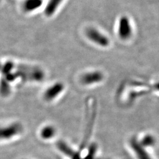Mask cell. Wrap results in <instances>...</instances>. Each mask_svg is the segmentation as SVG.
<instances>
[{
	"instance_id": "3",
	"label": "cell",
	"mask_w": 159,
	"mask_h": 159,
	"mask_svg": "<svg viewBox=\"0 0 159 159\" xmlns=\"http://www.w3.org/2000/svg\"><path fill=\"white\" fill-rule=\"evenodd\" d=\"M131 27L129 20L124 17L120 20L119 24V34L122 39H127L131 34Z\"/></svg>"
},
{
	"instance_id": "5",
	"label": "cell",
	"mask_w": 159,
	"mask_h": 159,
	"mask_svg": "<svg viewBox=\"0 0 159 159\" xmlns=\"http://www.w3.org/2000/svg\"><path fill=\"white\" fill-rule=\"evenodd\" d=\"M131 146L135 152L139 159H152L148 152L144 149L142 146L137 142L136 140L131 141Z\"/></svg>"
},
{
	"instance_id": "12",
	"label": "cell",
	"mask_w": 159,
	"mask_h": 159,
	"mask_svg": "<svg viewBox=\"0 0 159 159\" xmlns=\"http://www.w3.org/2000/svg\"><path fill=\"white\" fill-rule=\"evenodd\" d=\"M157 89L159 90V84H158L157 85Z\"/></svg>"
},
{
	"instance_id": "8",
	"label": "cell",
	"mask_w": 159,
	"mask_h": 159,
	"mask_svg": "<svg viewBox=\"0 0 159 159\" xmlns=\"http://www.w3.org/2000/svg\"><path fill=\"white\" fill-rule=\"evenodd\" d=\"M62 0H51L48 4L46 10V14L47 15H51L56 10L57 6L61 2Z\"/></svg>"
},
{
	"instance_id": "6",
	"label": "cell",
	"mask_w": 159,
	"mask_h": 159,
	"mask_svg": "<svg viewBox=\"0 0 159 159\" xmlns=\"http://www.w3.org/2000/svg\"><path fill=\"white\" fill-rule=\"evenodd\" d=\"M63 90V85L61 83H57L51 86L44 94V98L47 100H51L58 96Z\"/></svg>"
},
{
	"instance_id": "10",
	"label": "cell",
	"mask_w": 159,
	"mask_h": 159,
	"mask_svg": "<svg viewBox=\"0 0 159 159\" xmlns=\"http://www.w3.org/2000/svg\"><path fill=\"white\" fill-rule=\"evenodd\" d=\"M41 4V1L40 0H30L27 3V9L29 10H33L35 8L39 7Z\"/></svg>"
},
{
	"instance_id": "7",
	"label": "cell",
	"mask_w": 159,
	"mask_h": 159,
	"mask_svg": "<svg viewBox=\"0 0 159 159\" xmlns=\"http://www.w3.org/2000/svg\"><path fill=\"white\" fill-rule=\"evenodd\" d=\"M57 148L63 153L65 154L68 157H70L71 159H80L79 154L75 153L74 151L69 148L68 146L66 144V143L63 142H58L57 143Z\"/></svg>"
},
{
	"instance_id": "1",
	"label": "cell",
	"mask_w": 159,
	"mask_h": 159,
	"mask_svg": "<svg viewBox=\"0 0 159 159\" xmlns=\"http://www.w3.org/2000/svg\"><path fill=\"white\" fill-rule=\"evenodd\" d=\"M22 130L21 126L18 124L0 128V140L8 139L16 136Z\"/></svg>"
},
{
	"instance_id": "11",
	"label": "cell",
	"mask_w": 159,
	"mask_h": 159,
	"mask_svg": "<svg viewBox=\"0 0 159 159\" xmlns=\"http://www.w3.org/2000/svg\"><path fill=\"white\" fill-rule=\"evenodd\" d=\"M154 143L153 138L150 136L145 137L142 140V144L144 146H151L153 145Z\"/></svg>"
},
{
	"instance_id": "4",
	"label": "cell",
	"mask_w": 159,
	"mask_h": 159,
	"mask_svg": "<svg viewBox=\"0 0 159 159\" xmlns=\"http://www.w3.org/2000/svg\"><path fill=\"white\" fill-rule=\"evenodd\" d=\"M102 78V74L100 72L94 71L84 74L81 78V81L84 84L90 85L101 81Z\"/></svg>"
},
{
	"instance_id": "9",
	"label": "cell",
	"mask_w": 159,
	"mask_h": 159,
	"mask_svg": "<svg viewBox=\"0 0 159 159\" xmlns=\"http://www.w3.org/2000/svg\"><path fill=\"white\" fill-rule=\"evenodd\" d=\"M41 137L44 139H48L53 136L55 134V130L51 126H47L41 131Z\"/></svg>"
},
{
	"instance_id": "2",
	"label": "cell",
	"mask_w": 159,
	"mask_h": 159,
	"mask_svg": "<svg viewBox=\"0 0 159 159\" xmlns=\"http://www.w3.org/2000/svg\"><path fill=\"white\" fill-rule=\"evenodd\" d=\"M87 35L92 41L98 44L99 46L106 47L109 44L108 39L95 29H89L87 31Z\"/></svg>"
}]
</instances>
